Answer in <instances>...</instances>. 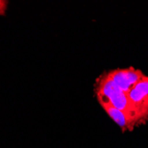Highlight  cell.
Instances as JSON below:
<instances>
[{
  "label": "cell",
  "instance_id": "6da1fadb",
  "mask_svg": "<svg viewBox=\"0 0 148 148\" xmlns=\"http://www.w3.org/2000/svg\"><path fill=\"white\" fill-rule=\"evenodd\" d=\"M128 99L136 126L148 119V76L143 75L128 92Z\"/></svg>",
  "mask_w": 148,
  "mask_h": 148
},
{
  "label": "cell",
  "instance_id": "7a4b0ae2",
  "mask_svg": "<svg viewBox=\"0 0 148 148\" xmlns=\"http://www.w3.org/2000/svg\"><path fill=\"white\" fill-rule=\"evenodd\" d=\"M113 82L122 90L128 93L144 75L142 71L130 66L128 69H116L107 71Z\"/></svg>",
  "mask_w": 148,
  "mask_h": 148
},
{
  "label": "cell",
  "instance_id": "3957f363",
  "mask_svg": "<svg viewBox=\"0 0 148 148\" xmlns=\"http://www.w3.org/2000/svg\"><path fill=\"white\" fill-rule=\"evenodd\" d=\"M106 113L123 130H130V124L125 114L108 103H99Z\"/></svg>",
  "mask_w": 148,
  "mask_h": 148
},
{
  "label": "cell",
  "instance_id": "277c9868",
  "mask_svg": "<svg viewBox=\"0 0 148 148\" xmlns=\"http://www.w3.org/2000/svg\"><path fill=\"white\" fill-rule=\"evenodd\" d=\"M5 6H6V2L0 1V14H3L4 11L5 10Z\"/></svg>",
  "mask_w": 148,
  "mask_h": 148
}]
</instances>
